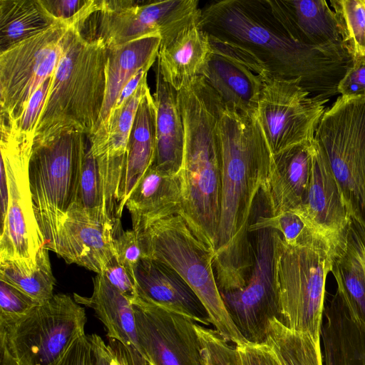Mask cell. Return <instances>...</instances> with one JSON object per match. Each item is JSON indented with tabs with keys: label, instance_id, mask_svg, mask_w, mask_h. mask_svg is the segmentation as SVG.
Instances as JSON below:
<instances>
[{
	"label": "cell",
	"instance_id": "1",
	"mask_svg": "<svg viewBox=\"0 0 365 365\" xmlns=\"http://www.w3.org/2000/svg\"><path fill=\"white\" fill-rule=\"evenodd\" d=\"M200 24L212 44L244 57L267 76L294 82L327 102L353 58L344 44L299 41L272 0H222L201 9Z\"/></svg>",
	"mask_w": 365,
	"mask_h": 365
},
{
	"label": "cell",
	"instance_id": "2",
	"mask_svg": "<svg viewBox=\"0 0 365 365\" xmlns=\"http://www.w3.org/2000/svg\"><path fill=\"white\" fill-rule=\"evenodd\" d=\"M222 182L220 217L214 258L220 291L244 287L252 266L249 237L257 195L272 155L257 116L223 108L219 121Z\"/></svg>",
	"mask_w": 365,
	"mask_h": 365
},
{
	"label": "cell",
	"instance_id": "3",
	"mask_svg": "<svg viewBox=\"0 0 365 365\" xmlns=\"http://www.w3.org/2000/svg\"><path fill=\"white\" fill-rule=\"evenodd\" d=\"M178 100L185 131L180 212L215 252L222 182L219 121L225 105L202 76L178 91Z\"/></svg>",
	"mask_w": 365,
	"mask_h": 365
},
{
	"label": "cell",
	"instance_id": "4",
	"mask_svg": "<svg viewBox=\"0 0 365 365\" xmlns=\"http://www.w3.org/2000/svg\"><path fill=\"white\" fill-rule=\"evenodd\" d=\"M107 58L103 42L85 37L77 28H69L34 144L69 133L91 136L96 132L106 93Z\"/></svg>",
	"mask_w": 365,
	"mask_h": 365
},
{
	"label": "cell",
	"instance_id": "5",
	"mask_svg": "<svg viewBox=\"0 0 365 365\" xmlns=\"http://www.w3.org/2000/svg\"><path fill=\"white\" fill-rule=\"evenodd\" d=\"M138 235L143 257L165 264L185 281L220 336L236 346L250 344L233 323L222 298L214 271L215 252L195 235L180 211L150 222Z\"/></svg>",
	"mask_w": 365,
	"mask_h": 365
},
{
	"label": "cell",
	"instance_id": "6",
	"mask_svg": "<svg viewBox=\"0 0 365 365\" xmlns=\"http://www.w3.org/2000/svg\"><path fill=\"white\" fill-rule=\"evenodd\" d=\"M274 279L279 321L320 342L325 284L332 267V251L322 239L289 245L274 230Z\"/></svg>",
	"mask_w": 365,
	"mask_h": 365
},
{
	"label": "cell",
	"instance_id": "7",
	"mask_svg": "<svg viewBox=\"0 0 365 365\" xmlns=\"http://www.w3.org/2000/svg\"><path fill=\"white\" fill-rule=\"evenodd\" d=\"M87 135L63 134L33 144L29 179L34 210L45 246L55 253L59 230L77 194Z\"/></svg>",
	"mask_w": 365,
	"mask_h": 365
},
{
	"label": "cell",
	"instance_id": "8",
	"mask_svg": "<svg viewBox=\"0 0 365 365\" xmlns=\"http://www.w3.org/2000/svg\"><path fill=\"white\" fill-rule=\"evenodd\" d=\"M83 307L66 294L0 324V365H57L72 341L85 333Z\"/></svg>",
	"mask_w": 365,
	"mask_h": 365
},
{
	"label": "cell",
	"instance_id": "9",
	"mask_svg": "<svg viewBox=\"0 0 365 365\" xmlns=\"http://www.w3.org/2000/svg\"><path fill=\"white\" fill-rule=\"evenodd\" d=\"M314 139L351 217L365 230V95L339 96L325 110Z\"/></svg>",
	"mask_w": 365,
	"mask_h": 365
},
{
	"label": "cell",
	"instance_id": "10",
	"mask_svg": "<svg viewBox=\"0 0 365 365\" xmlns=\"http://www.w3.org/2000/svg\"><path fill=\"white\" fill-rule=\"evenodd\" d=\"M32 134L1 115V165L8 185V212L0 232V261L33 259L45 242L36 220L29 179Z\"/></svg>",
	"mask_w": 365,
	"mask_h": 365
},
{
	"label": "cell",
	"instance_id": "11",
	"mask_svg": "<svg viewBox=\"0 0 365 365\" xmlns=\"http://www.w3.org/2000/svg\"><path fill=\"white\" fill-rule=\"evenodd\" d=\"M69 27L57 24L0 53L1 115L17 120L58 63Z\"/></svg>",
	"mask_w": 365,
	"mask_h": 365
},
{
	"label": "cell",
	"instance_id": "12",
	"mask_svg": "<svg viewBox=\"0 0 365 365\" xmlns=\"http://www.w3.org/2000/svg\"><path fill=\"white\" fill-rule=\"evenodd\" d=\"M273 232L271 229L254 232L253 262L245 285L220 292L230 318L250 344H265L269 322L280 318L274 279Z\"/></svg>",
	"mask_w": 365,
	"mask_h": 365
},
{
	"label": "cell",
	"instance_id": "13",
	"mask_svg": "<svg viewBox=\"0 0 365 365\" xmlns=\"http://www.w3.org/2000/svg\"><path fill=\"white\" fill-rule=\"evenodd\" d=\"M326 103L311 97L296 83L265 77L257 118L272 156L314 140Z\"/></svg>",
	"mask_w": 365,
	"mask_h": 365
},
{
	"label": "cell",
	"instance_id": "14",
	"mask_svg": "<svg viewBox=\"0 0 365 365\" xmlns=\"http://www.w3.org/2000/svg\"><path fill=\"white\" fill-rule=\"evenodd\" d=\"M133 308L138 343L150 365H203L195 322L138 298Z\"/></svg>",
	"mask_w": 365,
	"mask_h": 365
},
{
	"label": "cell",
	"instance_id": "15",
	"mask_svg": "<svg viewBox=\"0 0 365 365\" xmlns=\"http://www.w3.org/2000/svg\"><path fill=\"white\" fill-rule=\"evenodd\" d=\"M178 14L171 0H103L101 11L86 21L89 35L107 48L150 35L163 36L177 25Z\"/></svg>",
	"mask_w": 365,
	"mask_h": 365
},
{
	"label": "cell",
	"instance_id": "16",
	"mask_svg": "<svg viewBox=\"0 0 365 365\" xmlns=\"http://www.w3.org/2000/svg\"><path fill=\"white\" fill-rule=\"evenodd\" d=\"M294 212L329 245L332 253L345 242L351 217L337 181L315 141L306 199Z\"/></svg>",
	"mask_w": 365,
	"mask_h": 365
},
{
	"label": "cell",
	"instance_id": "17",
	"mask_svg": "<svg viewBox=\"0 0 365 365\" xmlns=\"http://www.w3.org/2000/svg\"><path fill=\"white\" fill-rule=\"evenodd\" d=\"M120 229L92 219L72 205L59 230L56 254L68 264L101 274L115 257L113 239Z\"/></svg>",
	"mask_w": 365,
	"mask_h": 365
},
{
	"label": "cell",
	"instance_id": "18",
	"mask_svg": "<svg viewBox=\"0 0 365 365\" xmlns=\"http://www.w3.org/2000/svg\"><path fill=\"white\" fill-rule=\"evenodd\" d=\"M211 46L212 53L202 76L227 107L250 116H257L267 76L243 57Z\"/></svg>",
	"mask_w": 365,
	"mask_h": 365
},
{
	"label": "cell",
	"instance_id": "19",
	"mask_svg": "<svg viewBox=\"0 0 365 365\" xmlns=\"http://www.w3.org/2000/svg\"><path fill=\"white\" fill-rule=\"evenodd\" d=\"M314 140L272 156L262 187L271 216L295 212L303 205L312 175Z\"/></svg>",
	"mask_w": 365,
	"mask_h": 365
},
{
	"label": "cell",
	"instance_id": "20",
	"mask_svg": "<svg viewBox=\"0 0 365 365\" xmlns=\"http://www.w3.org/2000/svg\"><path fill=\"white\" fill-rule=\"evenodd\" d=\"M138 298L210 325L209 315L197 296L172 268L157 260L143 257L133 269Z\"/></svg>",
	"mask_w": 365,
	"mask_h": 365
},
{
	"label": "cell",
	"instance_id": "21",
	"mask_svg": "<svg viewBox=\"0 0 365 365\" xmlns=\"http://www.w3.org/2000/svg\"><path fill=\"white\" fill-rule=\"evenodd\" d=\"M212 53L209 36L198 19L160 44L157 69L163 79L178 91L202 75Z\"/></svg>",
	"mask_w": 365,
	"mask_h": 365
},
{
	"label": "cell",
	"instance_id": "22",
	"mask_svg": "<svg viewBox=\"0 0 365 365\" xmlns=\"http://www.w3.org/2000/svg\"><path fill=\"white\" fill-rule=\"evenodd\" d=\"M324 365H365V326L338 292L324 306Z\"/></svg>",
	"mask_w": 365,
	"mask_h": 365
},
{
	"label": "cell",
	"instance_id": "23",
	"mask_svg": "<svg viewBox=\"0 0 365 365\" xmlns=\"http://www.w3.org/2000/svg\"><path fill=\"white\" fill-rule=\"evenodd\" d=\"M153 96L156 110V144L152 166L171 175H179L183 160L185 131L178 91L163 79L158 69Z\"/></svg>",
	"mask_w": 365,
	"mask_h": 365
},
{
	"label": "cell",
	"instance_id": "24",
	"mask_svg": "<svg viewBox=\"0 0 365 365\" xmlns=\"http://www.w3.org/2000/svg\"><path fill=\"white\" fill-rule=\"evenodd\" d=\"M155 118V104L149 89L140 102L129 135L125 166L117 197L116 217L119 220L130 195L153 163Z\"/></svg>",
	"mask_w": 365,
	"mask_h": 365
},
{
	"label": "cell",
	"instance_id": "25",
	"mask_svg": "<svg viewBox=\"0 0 365 365\" xmlns=\"http://www.w3.org/2000/svg\"><path fill=\"white\" fill-rule=\"evenodd\" d=\"M182 198L180 174L171 175L151 165L125 204L133 230L138 233L150 222L180 212Z\"/></svg>",
	"mask_w": 365,
	"mask_h": 365
},
{
	"label": "cell",
	"instance_id": "26",
	"mask_svg": "<svg viewBox=\"0 0 365 365\" xmlns=\"http://www.w3.org/2000/svg\"><path fill=\"white\" fill-rule=\"evenodd\" d=\"M160 43L161 36L156 34L107 48L106 93L98 130L106 123L123 87L141 69L154 63Z\"/></svg>",
	"mask_w": 365,
	"mask_h": 365
},
{
	"label": "cell",
	"instance_id": "27",
	"mask_svg": "<svg viewBox=\"0 0 365 365\" xmlns=\"http://www.w3.org/2000/svg\"><path fill=\"white\" fill-rule=\"evenodd\" d=\"M331 272L336 292L365 326V230L352 218L345 242L333 253Z\"/></svg>",
	"mask_w": 365,
	"mask_h": 365
},
{
	"label": "cell",
	"instance_id": "28",
	"mask_svg": "<svg viewBox=\"0 0 365 365\" xmlns=\"http://www.w3.org/2000/svg\"><path fill=\"white\" fill-rule=\"evenodd\" d=\"M93 284L91 297L74 293V300L95 311L104 324L109 339L135 348L143 357L138 340L133 304L111 286L103 274H97L93 278Z\"/></svg>",
	"mask_w": 365,
	"mask_h": 365
},
{
	"label": "cell",
	"instance_id": "29",
	"mask_svg": "<svg viewBox=\"0 0 365 365\" xmlns=\"http://www.w3.org/2000/svg\"><path fill=\"white\" fill-rule=\"evenodd\" d=\"M293 36L314 46L344 44L334 11L324 0H274Z\"/></svg>",
	"mask_w": 365,
	"mask_h": 365
},
{
	"label": "cell",
	"instance_id": "30",
	"mask_svg": "<svg viewBox=\"0 0 365 365\" xmlns=\"http://www.w3.org/2000/svg\"><path fill=\"white\" fill-rule=\"evenodd\" d=\"M59 24L41 0H0V53Z\"/></svg>",
	"mask_w": 365,
	"mask_h": 365
},
{
	"label": "cell",
	"instance_id": "31",
	"mask_svg": "<svg viewBox=\"0 0 365 365\" xmlns=\"http://www.w3.org/2000/svg\"><path fill=\"white\" fill-rule=\"evenodd\" d=\"M48 249L42 246L33 259L0 261V279L19 289L39 304L53 297L56 284Z\"/></svg>",
	"mask_w": 365,
	"mask_h": 365
},
{
	"label": "cell",
	"instance_id": "32",
	"mask_svg": "<svg viewBox=\"0 0 365 365\" xmlns=\"http://www.w3.org/2000/svg\"><path fill=\"white\" fill-rule=\"evenodd\" d=\"M149 89L145 76L134 93L120 108L111 112L106 123L93 135L88 136L94 156L126 155L129 135L138 106Z\"/></svg>",
	"mask_w": 365,
	"mask_h": 365
},
{
	"label": "cell",
	"instance_id": "33",
	"mask_svg": "<svg viewBox=\"0 0 365 365\" xmlns=\"http://www.w3.org/2000/svg\"><path fill=\"white\" fill-rule=\"evenodd\" d=\"M265 344L280 365H324L320 342L307 333L289 329L277 318L269 322Z\"/></svg>",
	"mask_w": 365,
	"mask_h": 365
},
{
	"label": "cell",
	"instance_id": "34",
	"mask_svg": "<svg viewBox=\"0 0 365 365\" xmlns=\"http://www.w3.org/2000/svg\"><path fill=\"white\" fill-rule=\"evenodd\" d=\"M72 205L83 210L96 221L114 225L108 215L103 181L98 160L91 151L88 135L77 194Z\"/></svg>",
	"mask_w": 365,
	"mask_h": 365
},
{
	"label": "cell",
	"instance_id": "35",
	"mask_svg": "<svg viewBox=\"0 0 365 365\" xmlns=\"http://www.w3.org/2000/svg\"><path fill=\"white\" fill-rule=\"evenodd\" d=\"M345 48L353 59L365 57V0H331Z\"/></svg>",
	"mask_w": 365,
	"mask_h": 365
},
{
	"label": "cell",
	"instance_id": "36",
	"mask_svg": "<svg viewBox=\"0 0 365 365\" xmlns=\"http://www.w3.org/2000/svg\"><path fill=\"white\" fill-rule=\"evenodd\" d=\"M262 229L279 232L284 242L289 245H303L322 239L299 215L294 212H286L276 216L259 217L254 223H251L249 232H254Z\"/></svg>",
	"mask_w": 365,
	"mask_h": 365
},
{
	"label": "cell",
	"instance_id": "37",
	"mask_svg": "<svg viewBox=\"0 0 365 365\" xmlns=\"http://www.w3.org/2000/svg\"><path fill=\"white\" fill-rule=\"evenodd\" d=\"M41 2L56 21L81 31L91 16L101 11L103 0H41Z\"/></svg>",
	"mask_w": 365,
	"mask_h": 365
},
{
	"label": "cell",
	"instance_id": "38",
	"mask_svg": "<svg viewBox=\"0 0 365 365\" xmlns=\"http://www.w3.org/2000/svg\"><path fill=\"white\" fill-rule=\"evenodd\" d=\"M201 344L203 365H237L236 347L214 329L195 324Z\"/></svg>",
	"mask_w": 365,
	"mask_h": 365
},
{
	"label": "cell",
	"instance_id": "39",
	"mask_svg": "<svg viewBox=\"0 0 365 365\" xmlns=\"http://www.w3.org/2000/svg\"><path fill=\"white\" fill-rule=\"evenodd\" d=\"M39 304L19 289L0 279V324L15 322Z\"/></svg>",
	"mask_w": 365,
	"mask_h": 365
},
{
	"label": "cell",
	"instance_id": "40",
	"mask_svg": "<svg viewBox=\"0 0 365 365\" xmlns=\"http://www.w3.org/2000/svg\"><path fill=\"white\" fill-rule=\"evenodd\" d=\"M113 248L118 262L133 276L135 267L143 257L138 233L119 230L114 236Z\"/></svg>",
	"mask_w": 365,
	"mask_h": 365
},
{
	"label": "cell",
	"instance_id": "41",
	"mask_svg": "<svg viewBox=\"0 0 365 365\" xmlns=\"http://www.w3.org/2000/svg\"><path fill=\"white\" fill-rule=\"evenodd\" d=\"M52 76L48 78L31 96L21 116L16 120L21 131L34 135L40 115L49 93Z\"/></svg>",
	"mask_w": 365,
	"mask_h": 365
},
{
	"label": "cell",
	"instance_id": "42",
	"mask_svg": "<svg viewBox=\"0 0 365 365\" xmlns=\"http://www.w3.org/2000/svg\"><path fill=\"white\" fill-rule=\"evenodd\" d=\"M103 274L106 280L132 304L138 298L134 277L113 257L106 264Z\"/></svg>",
	"mask_w": 365,
	"mask_h": 365
},
{
	"label": "cell",
	"instance_id": "43",
	"mask_svg": "<svg viewBox=\"0 0 365 365\" xmlns=\"http://www.w3.org/2000/svg\"><path fill=\"white\" fill-rule=\"evenodd\" d=\"M57 365H96V356L88 336L85 333L78 336Z\"/></svg>",
	"mask_w": 365,
	"mask_h": 365
},
{
	"label": "cell",
	"instance_id": "44",
	"mask_svg": "<svg viewBox=\"0 0 365 365\" xmlns=\"http://www.w3.org/2000/svg\"><path fill=\"white\" fill-rule=\"evenodd\" d=\"M338 93L344 96L365 95V57L353 59L337 88Z\"/></svg>",
	"mask_w": 365,
	"mask_h": 365
},
{
	"label": "cell",
	"instance_id": "45",
	"mask_svg": "<svg viewBox=\"0 0 365 365\" xmlns=\"http://www.w3.org/2000/svg\"><path fill=\"white\" fill-rule=\"evenodd\" d=\"M237 365H280L266 344L235 346Z\"/></svg>",
	"mask_w": 365,
	"mask_h": 365
},
{
	"label": "cell",
	"instance_id": "46",
	"mask_svg": "<svg viewBox=\"0 0 365 365\" xmlns=\"http://www.w3.org/2000/svg\"><path fill=\"white\" fill-rule=\"evenodd\" d=\"M96 359V365H118L116 356L110 346L96 334L88 336Z\"/></svg>",
	"mask_w": 365,
	"mask_h": 365
},
{
	"label": "cell",
	"instance_id": "47",
	"mask_svg": "<svg viewBox=\"0 0 365 365\" xmlns=\"http://www.w3.org/2000/svg\"><path fill=\"white\" fill-rule=\"evenodd\" d=\"M149 69V67L141 69L128 82L122 89L112 111L120 108L134 93Z\"/></svg>",
	"mask_w": 365,
	"mask_h": 365
},
{
	"label": "cell",
	"instance_id": "48",
	"mask_svg": "<svg viewBox=\"0 0 365 365\" xmlns=\"http://www.w3.org/2000/svg\"><path fill=\"white\" fill-rule=\"evenodd\" d=\"M118 361V365H127L122 356L113 350Z\"/></svg>",
	"mask_w": 365,
	"mask_h": 365
}]
</instances>
